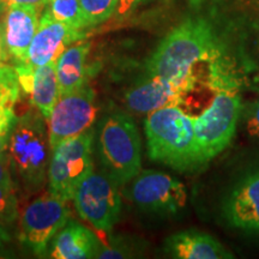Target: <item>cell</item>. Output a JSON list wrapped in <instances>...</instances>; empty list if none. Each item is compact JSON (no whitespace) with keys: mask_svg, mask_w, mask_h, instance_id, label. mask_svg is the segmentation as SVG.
I'll return each instance as SVG.
<instances>
[{"mask_svg":"<svg viewBox=\"0 0 259 259\" xmlns=\"http://www.w3.org/2000/svg\"><path fill=\"white\" fill-rule=\"evenodd\" d=\"M6 6L19 5V6H32L36 8L38 11L44 10L50 3V0H5Z\"/></svg>","mask_w":259,"mask_h":259,"instance_id":"cell-26","label":"cell"},{"mask_svg":"<svg viewBox=\"0 0 259 259\" xmlns=\"http://www.w3.org/2000/svg\"><path fill=\"white\" fill-rule=\"evenodd\" d=\"M69 200L48 191L29 204L21 219L19 241L38 257L47 254L50 246L69 222Z\"/></svg>","mask_w":259,"mask_h":259,"instance_id":"cell-7","label":"cell"},{"mask_svg":"<svg viewBox=\"0 0 259 259\" xmlns=\"http://www.w3.org/2000/svg\"><path fill=\"white\" fill-rule=\"evenodd\" d=\"M45 120L40 112L29 111L18 119L9 139L10 164L30 191L40 190L48 178L52 156Z\"/></svg>","mask_w":259,"mask_h":259,"instance_id":"cell-3","label":"cell"},{"mask_svg":"<svg viewBox=\"0 0 259 259\" xmlns=\"http://www.w3.org/2000/svg\"><path fill=\"white\" fill-rule=\"evenodd\" d=\"M83 37L82 30L59 22L46 9L38 22L25 64L37 67L57 61L71 45Z\"/></svg>","mask_w":259,"mask_h":259,"instance_id":"cell-12","label":"cell"},{"mask_svg":"<svg viewBox=\"0 0 259 259\" xmlns=\"http://www.w3.org/2000/svg\"><path fill=\"white\" fill-rule=\"evenodd\" d=\"M17 122L14 105L0 100V135L10 134Z\"/></svg>","mask_w":259,"mask_h":259,"instance_id":"cell-22","label":"cell"},{"mask_svg":"<svg viewBox=\"0 0 259 259\" xmlns=\"http://www.w3.org/2000/svg\"><path fill=\"white\" fill-rule=\"evenodd\" d=\"M186 95V90L173 80L147 74L126 93L125 102L130 111L148 114L166 107H180Z\"/></svg>","mask_w":259,"mask_h":259,"instance_id":"cell-14","label":"cell"},{"mask_svg":"<svg viewBox=\"0 0 259 259\" xmlns=\"http://www.w3.org/2000/svg\"><path fill=\"white\" fill-rule=\"evenodd\" d=\"M9 242H10L9 233L5 231V228L3 227L2 223H0V254L4 253L5 247L8 246Z\"/></svg>","mask_w":259,"mask_h":259,"instance_id":"cell-27","label":"cell"},{"mask_svg":"<svg viewBox=\"0 0 259 259\" xmlns=\"http://www.w3.org/2000/svg\"><path fill=\"white\" fill-rule=\"evenodd\" d=\"M8 6H6L5 0H0V15H3L5 12V10Z\"/></svg>","mask_w":259,"mask_h":259,"instance_id":"cell-30","label":"cell"},{"mask_svg":"<svg viewBox=\"0 0 259 259\" xmlns=\"http://www.w3.org/2000/svg\"><path fill=\"white\" fill-rule=\"evenodd\" d=\"M223 50L221 37L208 18L189 17L162 38L145 64L147 74L173 80L189 94L198 82L196 70L200 65L219 63Z\"/></svg>","mask_w":259,"mask_h":259,"instance_id":"cell-1","label":"cell"},{"mask_svg":"<svg viewBox=\"0 0 259 259\" xmlns=\"http://www.w3.org/2000/svg\"><path fill=\"white\" fill-rule=\"evenodd\" d=\"M11 164L8 151L0 156V184L11 183Z\"/></svg>","mask_w":259,"mask_h":259,"instance_id":"cell-24","label":"cell"},{"mask_svg":"<svg viewBox=\"0 0 259 259\" xmlns=\"http://www.w3.org/2000/svg\"><path fill=\"white\" fill-rule=\"evenodd\" d=\"M18 216V202L15 193L14 184H0V223L11 225Z\"/></svg>","mask_w":259,"mask_h":259,"instance_id":"cell-21","label":"cell"},{"mask_svg":"<svg viewBox=\"0 0 259 259\" xmlns=\"http://www.w3.org/2000/svg\"><path fill=\"white\" fill-rule=\"evenodd\" d=\"M168 255L179 259H231V252L219 240L206 233L183 231L170 235L164 242Z\"/></svg>","mask_w":259,"mask_h":259,"instance_id":"cell-16","label":"cell"},{"mask_svg":"<svg viewBox=\"0 0 259 259\" xmlns=\"http://www.w3.org/2000/svg\"><path fill=\"white\" fill-rule=\"evenodd\" d=\"M97 151L103 171L125 185L141 171V138L137 126L125 113H111L103 119L97 136Z\"/></svg>","mask_w":259,"mask_h":259,"instance_id":"cell-4","label":"cell"},{"mask_svg":"<svg viewBox=\"0 0 259 259\" xmlns=\"http://www.w3.org/2000/svg\"><path fill=\"white\" fill-rule=\"evenodd\" d=\"M10 135H11V132H10V134L0 135V156H2V155H4L6 151H8Z\"/></svg>","mask_w":259,"mask_h":259,"instance_id":"cell-28","label":"cell"},{"mask_svg":"<svg viewBox=\"0 0 259 259\" xmlns=\"http://www.w3.org/2000/svg\"><path fill=\"white\" fill-rule=\"evenodd\" d=\"M144 131L151 161L181 171L204 164L194 135L193 118L181 107H166L148 113Z\"/></svg>","mask_w":259,"mask_h":259,"instance_id":"cell-2","label":"cell"},{"mask_svg":"<svg viewBox=\"0 0 259 259\" xmlns=\"http://www.w3.org/2000/svg\"><path fill=\"white\" fill-rule=\"evenodd\" d=\"M241 111L240 95L222 88L202 114L193 118L194 135L204 163L221 154L232 142Z\"/></svg>","mask_w":259,"mask_h":259,"instance_id":"cell-5","label":"cell"},{"mask_svg":"<svg viewBox=\"0 0 259 259\" xmlns=\"http://www.w3.org/2000/svg\"><path fill=\"white\" fill-rule=\"evenodd\" d=\"M245 124H246V131L252 137L259 138V101L253 103L247 109L245 116Z\"/></svg>","mask_w":259,"mask_h":259,"instance_id":"cell-23","label":"cell"},{"mask_svg":"<svg viewBox=\"0 0 259 259\" xmlns=\"http://www.w3.org/2000/svg\"><path fill=\"white\" fill-rule=\"evenodd\" d=\"M21 90L30 97L32 105L48 120L60 97L57 76V61L32 67L28 64L15 65Z\"/></svg>","mask_w":259,"mask_h":259,"instance_id":"cell-15","label":"cell"},{"mask_svg":"<svg viewBox=\"0 0 259 259\" xmlns=\"http://www.w3.org/2000/svg\"><path fill=\"white\" fill-rule=\"evenodd\" d=\"M97 112L95 92L88 84L61 95L48 119L51 150L66 139L77 137L90 130L96 120Z\"/></svg>","mask_w":259,"mask_h":259,"instance_id":"cell-10","label":"cell"},{"mask_svg":"<svg viewBox=\"0 0 259 259\" xmlns=\"http://www.w3.org/2000/svg\"><path fill=\"white\" fill-rule=\"evenodd\" d=\"M119 184L106 173H90L74 191L72 200L77 212L100 232H109L121 210Z\"/></svg>","mask_w":259,"mask_h":259,"instance_id":"cell-8","label":"cell"},{"mask_svg":"<svg viewBox=\"0 0 259 259\" xmlns=\"http://www.w3.org/2000/svg\"><path fill=\"white\" fill-rule=\"evenodd\" d=\"M47 9L59 22L79 30L88 28L80 0H50Z\"/></svg>","mask_w":259,"mask_h":259,"instance_id":"cell-19","label":"cell"},{"mask_svg":"<svg viewBox=\"0 0 259 259\" xmlns=\"http://www.w3.org/2000/svg\"><path fill=\"white\" fill-rule=\"evenodd\" d=\"M119 0H80L88 28L96 27L109 19L118 9Z\"/></svg>","mask_w":259,"mask_h":259,"instance_id":"cell-20","label":"cell"},{"mask_svg":"<svg viewBox=\"0 0 259 259\" xmlns=\"http://www.w3.org/2000/svg\"><path fill=\"white\" fill-rule=\"evenodd\" d=\"M89 42L71 45L57 60V76L60 96L72 93L87 84V58Z\"/></svg>","mask_w":259,"mask_h":259,"instance_id":"cell-18","label":"cell"},{"mask_svg":"<svg viewBox=\"0 0 259 259\" xmlns=\"http://www.w3.org/2000/svg\"><path fill=\"white\" fill-rule=\"evenodd\" d=\"M5 61V52H4V42H3V31L2 23H0V63Z\"/></svg>","mask_w":259,"mask_h":259,"instance_id":"cell-29","label":"cell"},{"mask_svg":"<svg viewBox=\"0 0 259 259\" xmlns=\"http://www.w3.org/2000/svg\"><path fill=\"white\" fill-rule=\"evenodd\" d=\"M40 11L32 6H8L2 23L5 60L16 65L27 63L28 52L38 27Z\"/></svg>","mask_w":259,"mask_h":259,"instance_id":"cell-13","label":"cell"},{"mask_svg":"<svg viewBox=\"0 0 259 259\" xmlns=\"http://www.w3.org/2000/svg\"><path fill=\"white\" fill-rule=\"evenodd\" d=\"M223 213L234 228L259 234V160L233 186L223 203Z\"/></svg>","mask_w":259,"mask_h":259,"instance_id":"cell-11","label":"cell"},{"mask_svg":"<svg viewBox=\"0 0 259 259\" xmlns=\"http://www.w3.org/2000/svg\"><path fill=\"white\" fill-rule=\"evenodd\" d=\"M100 250V242L90 229L69 221L53 239L48 254L56 259L97 258Z\"/></svg>","mask_w":259,"mask_h":259,"instance_id":"cell-17","label":"cell"},{"mask_svg":"<svg viewBox=\"0 0 259 259\" xmlns=\"http://www.w3.org/2000/svg\"><path fill=\"white\" fill-rule=\"evenodd\" d=\"M125 193L138 209L160 215L177 213L187 200L185 185L158 170L139 171Z\"/></svg>","mask_w":259,"mask_h":259,"instance_id":"cell-9","label":"cell"},{"mask_svg":"<svg viewBox=\"0 0 259 259\" xmlns=\"http://www.w3.org/2000/svg\"><path fill=\"white\" fill-rule=\"evenodd\" d=\"M148 2V0H119L118 9H116V14L120 16L128 15L132 12L136 8H138L142 3Z\"/></svg>","mask_w":259,"mask_h":259,"instance_id":"cell-25","label":"cell"},{"mask_svg":"<svg viewBox=\"0 0 259 259\" xmlns=\"http://www.w3.org/2000/svg\"><path fill=\"white\" fill-rule=\"evenodd\" d=\"M93 139L94 132L88 130L77 137L66 139L52 150L48 169L51 193L66 200L72 199L77 186L94 171Z\"/></svg>","mask_w":259,"mask_h":259,"instance_id":"cell-6","label":"cell"}]
</instances>
